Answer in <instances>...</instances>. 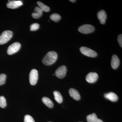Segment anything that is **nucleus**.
Returning <instances> with one entry per match:
<instances>
[{"mask_svg":"<svg viewBox=\"0 0 122 122\" xmlns=\"http://www.w3.org/2000/svg\"><path fill=\"white\" fill-rule=\"evenodd\" d=\"M105 98L112 102H116L117 101L118 97L117 95L113 92H111L104 95Z\"/></svg>","mask_w":122,"mask_h":122,"instance_id":"ddd939ff","label":"nucleus"},{"mask_svg":"<svg viewBox=\"0 0 122 122\" xmlns=\"http://www.w3.org/2000/svg\"><path fill=\"white\" fill-rule=\"evenodd\" d=\"M42 100L44 104L49 108H52L53 107V103L50 99L44 97L42 98Z\"/></svg>","mask_w":122,"mask_h":122,"instance_id":"f3484780","label":"nucleus"},{"mask_svg":"<svg viewBox=\"0 0 122 122\" xmlns=\"http://www.w3.org/2000/svg\"><path fill=\"white\" fill-rule=\"evenodd\" d=\"M80 32L84 34H88L93 32L95 30L94 27L90 25H84L80 26L78 29Z\"/></svg>","mask_w":122,"mask_h":122,"instance_id":"20e7f679","label":"nucleus"},{"mask_svg":"<svg viewBox=\"0 0 122 122\" xmlns=\"http://www.w3.org/2000/svg\"><path fill=\"white\" fill-rule=\"evenodd\" d=\"M21 45L19 42H15L9 46L7 50V53L10 55L17 52L20 48Z\"/></svg>","mask_w":122,"mask_h":122,"instance_id":"423d86ee","label":"nucleus"},{"mask_svg":"<svg viewBox=\"0 0 122 122\" xmlns=\"http://www.w3.org/2000/svg\"><path fill=\"white\" fill-rule=\"evenodd\" d=\"M98 18L100 21V24H105L107 19V15L105 11L103 10H101L97 14Z\"/></svg>","mask_w":122,"mask_h":122,"instance_id":"9b49d317","label":"nucleus"},{"mask_svg":"<svg viewBox=\"0 0 122 122\" xmlns=\"http://www.w3.org/2000/svg\"><path fill=\"white\" fill-rule=\"evenodd\" d=\"M38 72L36 70L33 69L30 71L29 74V81L30 85H35L38 80Z\"/></svg>","mask_w":122,"mask_h":122,"instance_id":"39448f33","label":"nucleus"},{"mask_svg":"<svg viewBox=\"0 0 122 122\" xmlns=\"http://www.w3.org/2000/svg\"><path fill=\"white\" fill-rule=\"evenodd\" d=\"M117 41L118 44H119V45L122 47V34H120L117 37Z\"/></svg>","mask_w":122,"mask_h":122,"instance_id":"b1692460","label":"nucleus"},{"mask_svg":"<svg viewBox=\"0 0 122 122\" xmlns=\"http://www.w3.org/2000/svg\"><path fill=\"white\" fill-rule=\"evenodd\" d=\"M7 104L6 99L4 96H0V107L4 108L7 106Z\"/></svg>","mask_w":122,"mask_h":122,"instance_id":"aec40b11","label":"nucleus"},{"mask_svg":"<svg viewBox=\"0 0 122 122\" xmlns=\"http://www.w3.org/2000/svg\"><path fill=\"white\" fill-rule=\"evenodd\" d=\"M70 1L72 2H75L76 1L75 0H70Z\"/></svg>","mask_w":122,"mask_h":122,"instance_id":"393cba45","label":"nucleus"},{"mask_svg":"<svg viewBox=\"0 0 122 122\" xmlns=\"http://www.w3.org/2000/svg\"><path fill=\"white\" fill-rule=\"evenodd\" d=\"M98 78V75L95 72H90L87 74L86 77V80L90 83L96 82Z\"/></svg>","mask_w":122,"mask_h":122,"instance_id":"6e6552de","label":"nucleus"},{"mask_svg":"<svg viewBox=\"0 0 122 122\" xmlns=\"http://www.w3.org/2000/svg\"><path fill=\"white\" fill-rule=\"evenodd\" d=\"M42 10L39 7H36L34 10V12L32 14V17L35 19H38L41 16L42 14Z\"/></svg>","mask_w":122,"mask_h":122,"instance_id":"2eb2a0df","label":"nucleus"},{"mask_svg":"<svg viewBox=\"0 0 122 122\" xmlns=\"http://www.w3.org/2000/svg\"></svg>","mask_w":122,"mask_h":122,"instance_id":"a878e982","label":"nucleus"},{"mask_svg":"<svg viewBox=\"0 0 122 122\" xmlns=\"http://www.w3.org/2000/svg\"><path fill=\"white\" fill-rule=\"evenodd\" d=\"M39 25L37 23H34L31 25L30 26V30L31 31H35L37 30L39 28Z\"/></svg>","mask_w":122,"mask_h":122,"instance_id":"5701e85b","label":"nucleus"},{"mask_svg":"<svg viewBox=\"0 0 122 122\" xmlns=\"http://www.w3.org/2000/svg\"></svg>","mask_w":122,"mask_h":122,"instance_id":"bb28decb","label":"nucleus"},{"mask_svg":"<svg viewBox=\"0 0 122 122\" xmlns=\"http://www.w3.org/2000/svg\"><path fill=\"white\" fill-rule=\"evenodd\" d=\"M12 32L11 30H5L0 35V45H4L9 41L12 37Z\"/></svg>","mask_w":122,"mask_h":122,"instance_id":"f03ea898","label":"nucleus"},{"mask_svg":"<svg viewBox=\"0 0 122 122\" xmlns=\"http://www.w3.org/2000/svg\"><path fill=\"white\" fill-rule=\"evenodd\" d=\"M69 93L71 97L75 100H79L81 99V95L79 92L74 88H71L69 90Z\"/></svg>","mask_w":122,"mask_h":122,"instance_id":"9d476101","label":"nucleus"},{"mask_svg":"<svg viewBox=\"0 0 122 122\" xmlns=\"http://www.w3.org/2000/svg\"><path fill=\"white\" fill-rule=\"evenodd\" d=\"M37 3L39 6V8L42 10V11L47 12L50 11V8L47 5H46L42 2L41 1H38L37 2Z\"/></svg>","mask_w":122,"mask_h":122,"instance_id":"a211bd4d","label":"nucleus"},{"mask_svg":"<svg viewBox=\"0 0 122 122\" xmlns=\"http://www.w3.org/2000/svg\"><path fill=\"white\" fill-rule=\"evenodd\" d=\"M23 5L21 1L11 0L9 1L7 3V6L9 8L15 9L19 8Z\"/></svg>","mask_w":122,"mask_h":122,"instance_id":"1a4fd4ad","label":"nucleus"},{"mask_svg":"<svg viewBox=\"0 0 122 122\" xmlns=\"http://www.w3.org/2000/svg\"><path fill=\"white\" fill-rule=\"evenodd\" d=\"M80 51L82 54L87 56L95 57L97 56V54L94 51L86 47L82 46L80 49Z\"/></svg>","mask_w":122,"mask_h":122,"instance_id":"7ed1b4c3","label":"nucleus"},{"mask_svg":"<svg viewBox=\"0 0 122 122\" xmlns=\"http://www.w3.org/2000/svg\"><path fill=\"white\" fill-rule=\"evenodd\" d=\"M7 76L4 74H0V86H1L5 84V82Z\"/></svg>","mask_w":122,"mask_h":122,"instance_id":"412c9836","label":"nucleus"},{"mask_svg":"<svg viewBox=\"0 0 122 122\" xmlns=\"http://www.w3.org/2000/svg\"><path fill=\"white\" fill-rule=\"evenodd\" d=\"M120 64V60L118 57L116 55H113L112 58L111 65L112 67L114 69H117Z\"/></svg>","mask_w":122,"mask_h":122,"instance_id":"f8f14e48","label":"nucleus"},{"mask_svg":"<svg viewBox=\"0 0 122 122\" xmlns=\"http://www.w3.org/2000/svg\"><path fill=\"white\" fill-rule=\"evenodd\" d=\"M86 120L87 122H103L102 120L97 118L96 114L95 113L87 115Z\"/></svg>","mask_w":122,"mask_h":122,"instance_id":"4468645a","label":"nucleus"},{"mask_svg":"<svg viewBox=\"0 0 122 122\" xmlns=\"http://www.w3.org/2000/svg\"><path fill=\"white\" fill-rule=\"evenodd\" d=\"M24 121V122H35L32 117L28 115L25 116Z\"/></svg>","mask_w":122,"mask_h":122,"instance_id":"4be33fe9","label":"nucleus"},{"mask_svg":"<svg viewBox=\"0 0 122 122\" xmlns=\"http://www.w3.org/2000/svg\"><path fill=\"white\" fill-rule=\"evenodd\" d=\"M51 20L55 22H58L61 20V17L59 14L56 13H54L50 15Z\"/></svg>","mask_w":122,"mask_h":122,"instance_id":"6ab92c4d","label":"nucleus"},{"mask_svg":"<svg viewBox=\"0 0 122 122\" xmlns=\"http://www.w3.org/2000/svg\"><path fill=\"white\" fill-rule=\"evenodd\" d=\"M58 55L56 52L54 51L48 52L42 59V62L46 66L52 65L56 61Z\"/></svg>","mask_w":122,"mask_h":122,"instance_id":"f257e3e1","label":"nucleus"},{"mask_svg":"<svg viewBox=\"0 0 122 122\" xmlns=\"http://www.w3.org/2000/svg\"><path fill=\"white\" fill-rule=\"evenodd\" d=\"M54 98L57 102L59 103H61L63 101V97L59 92L55 91L53 92Z\"/></svg>","mask_w":122,"mask_h":122,"instance_id":"dca6fc26","label":"nucleus"},{"mask_svg":"<svg viewBox=\"0 0 122 122\" xmlns=\"http://www.w3.org/2000/svg\"><path fill=\"white\" fill-rule=\"evenodd\" d=\"M67 72V68L66 66L64 65L61 66L56 71L55 75L58 78H63L66 76Z\"/></svg>","mask_w":122,"mask_h":122,"instance_id":"0eeeda50","label":"nucleus"}]
</instances>
